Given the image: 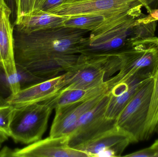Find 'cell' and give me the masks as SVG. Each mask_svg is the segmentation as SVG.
I'll return each instance as SVG.
<instances>
[{
    "label": "cell",
    "mask_w": 158,
    "mask_h": 157,
    "mask_svg": "<svg viewBox=\"0 0 158 157\" xmlns=\"http://www.w3.org/2000/svg\"><path fill=\"white\" fill-rule=\"evenodd\" d=\"M88 32L65 26L28 34L14 30L16 64L44 79L56 77L76 63L79 44Z\"/></svg>",
    "instance_id": "1"
},
{
    "label": "cell",
    "mask_w": 158,
    "mask_h": 157,
    "mask_svg": "<svg viewBox=\"0 0 158 157\" xmlns=\"http://www.w3.org/2000/svg\"><path fill=\"white\" fill-rule=\"evenodd\" d=\"M143 7L107 18L88 37L82 39L79 44V54L119 53L135 41L155 37L157 20L150 14H143Z\"/></svg>",
    "instance_id": "2"
},
{
    "label": "cell",
    "mask_w": 158,
    "mask_h": 157,
    "mask_svg": "<svg viewBox=\"0 0 158 157\" xmlns=\"http://www.w3.org/2000/svg\"><path fill=\"white\" fill-rule=\"evenodd\" d=\"M123 64V58L120 53L99 55L80 54L75 65L63 74L61 90L86 89L100 85L118 73Z\"/></svg>",
    "instance_id": "3"
},
{
    "label": "cell",
    "mask_w": 158,
    "mask_h": 157,
    "mask_svg": "<svg viewBox=\"0 0 158 157\" xmlns=\"http://www.w3.org/2000/svg\"><path fill=\"white\" fill-rule=\"evenodd\" d=\"M15 107L10 125V137L16 143L30 144L41 140L54 110L51 98Z\"/></svg>",
    "instance_id": "4"
},
{
    "label": "cell",
    "mask_w": 158,
    "mask_h": 157,
    "mask_svg": "<svg viewBox=\"0 0 158 157\" xmlns=\"http://www.w3.org/2000/svg\"><path fill=\"white\" fill-rule=\"evenodd\" d=\"M144 7L142 0H64L49 13L68 18L101 15L107 18Z\"/></svg>",
    "instance_id": "5"
},
{
    "label": "cell",
    "mask_w": 158,
    "mask_h": 157,
    "mask_svg": "<svg viewBox=\"0 0 158 157\" xmlns=\"http://www.w3.org/2000/svg\"><path fill=\"white\" fill-rule=\"evenodd\" d=\"M153 87L152 77L137 90L117 118V126L130 135L133 143L144 140Z\"/></svg>",
    "instance_id": "6"
},
{
    "label": "cell",
    "mask_w": 158,
    "mask_h": 157,
    "mask_svg": "<svg viewBox=\"0 0 158 157\" xmlns=\"http://www.w3.org/2000/svg\"><path fill=\"white\" fill-rule=\"evenodd\" d=\"M120 53L123 57V64L118 73L109 79L111 86L126 80L141 70L156 72L157 70L158 37L135 41Z\"/></svg>",
    "instance_id": "7"
},
{
    "label": "cell",
    "mask_w": 158,
    "mask_h": 157,
    "mask_svg": "<svg viewBox=\"0 0 158 157\" xmlns=\"http://www.w3.org/2000/svg\"><path fill=\"white\" fill-rule=\"evenodd\" d=\"M109 98V91L95 106L80 118L68 135L70 147L76 149L81 145L117 126V120L106 117Z\"/></svg>",
    "instance_id": "8"
},
{
    "label": "cell",
    "mask_w": 158,
    "mask_h": 157,
    "mask_svg": "<svg viewBox=\"0 0 158 157\" xmlns=\"http://www.w3.org/2000/svg\"><path fill=\"white\" fill-rule=\"evenodd\" d=\"M0 156L12 157H88L85 153L70 147L68 136L41 139L22 148L5 147Z\"/></svg>",
    "instance_id": "9"
},
{
    "label": "cell",
    "mask_w": 158,
    "mask_h": 157,
    "mask_svg": "<svg viewBox=\"0 0 158 157\" xmlns=\"http://www.w3.org/2000/svg\"><path fill=\"white\" fill-rule=\"evenodd\" d=\"M156 72L149 70L139 71L126 80L115 84L109 91L110 98L106 111V117L116 120L137 90Z\"/></svg>",
    "instance_id": "10"
},
{
    "label": "cell",
    "mask_w": 158,
    "mask_h": 157,
    "mask_svg": "<svg viewBox=\"0 0 158 157\" xmlns=\"http://www.w3.org/2000/svg\"><path fill=\"white\" fill-rule=\"evenodd\" d=\"M133 143L130 135L118 126L81 145L76 149L88 157L121 156L126 147Z\"/></svg>",
    "instance_id": "11"
},
{
    "label": "cell",
    "mask_w": 158,
    "mask_h": 157,
    "mask_svg": "<svg viewBox=\"0 0 158 157\" xmlns=\"http://www.w3.org/2000/svg\"><path fill=\"white\" fill-rule=\"evenodd\" d=\"M108 92L55 110V116L51 126L50 136H68L80 118L95 106Z\"/></svg>",
    "instance_id": "12"
},
{
    "label": "cell",
    "mask_w": 158,
    "mask_h": 157,
    "mask_svg": "<svg viewBox=\"0 0 158 157\" xmlns=\"http://www.w3.org/2000/svg\"><path fill=\"white\" fill-rule=\"evenodd\" d=\"M64 77L62 74L21 89L6 100L9 105L16 107L47 100L62 90Z\"/></svg>",
    "instance_id": "13"
},
{
    "label": "cell",
    "mask_w": 158,
    "mask_h": 157,
    "mask_svg": "<svg viewBox=\"0 0 158 157\" xmlns=\"http://www.w3.org/2000/svg\"><path fill=\"white\" fill-rule=\"evenodd\" d=\"M11 14L5 3L0 12V63L9 75L17 74Z\"/></svg>",
    "instance_id": "14"
},
{
    "label": "cell",
    "mask_w": 158,
    "mask_h": 157,
    "mask_svg": "<svg viewBox=\"0 0 158 157\" xmlns=\"http://www.w3.org/2000/svg\"><path fill=\"white\" fill-rule=\"evenodd\" d=\"M68 18L41 10L23 15L16 19L14 30L28 34L49 29L64 26V22Z\"/></svg>",
    "instance_id": "15"
},
{
    "label": "cell",
    "mask_w": 158,
    "mask_h": 157,
    "mask_svg": "<svg viewBox=\"0 0 158 157\" xmlns=\"http://www.w3.org/2000/svg\"><path fill=\"white\" fill-rule=\"evenodd\" d=\"M111 88L108 81L100 85L86 89H64L51 98L54 109L84 101L102 93L108 92Z\"/></svg>",
    "instance_id": "16"
},
{
    "label": "cell",
    "mask_w": 158,
    "mask_h": 157,
    "mask_svg": "<svg viewBox=\"0 0 158 157\" xmlns=\"http://www.w3.org/2000/svg\"><path fill=\"white\" fill-rule=\"evenodd\" d=\"M153 78L154 87L149 112L145 127L144 140L148 139L156 131L158 124V67Z\"/></svg>",
    "instance_id": "17"
},
{
    "label": "cell",
    "mask_w": 158,
    "mask_h": 157,
    "mask_svg": "<svg viewBox=\"0 0 158 157\" xmlns=\"http://www.w3.org/2000/svg\"><path fill=\"white\" fill-rule=\"evenodd\" d=\"M108 18L101 15H86L68 18L64 22V26L78 29L88 31L98 28Z\"/></svg>",
    "instance_id": "18"
},
{
    "label": "cell",
    "mask_w": 158,
    "mask_h": 157,
    "mask_svg": "<svg viewBox=\"0 0 158 157\" xmlns=\"http://www.w3.org/2000/svg\"><path fill=\"white\" fill-rule=\"evenodd\" d=\"M20 90L17 74L9 75L0 63V97L6 100Z\"/></svg>",
    "instance_id": "19"
},
{
    "label": "cell",
    "mask_w": 158,
    "mask_h": 157,
    "mask_svg": "<svg viewBox=\"0 0 158 157\" xmlns=\"http://www.w3.org/2000/svg\"><path fill=\"white\" fill-rule=\"evenodd\" d=\"M16 66L21 90L47 80L35 75L23 66L17 64Z\"/></svg>",
    "instance_id": "20"
},
{
    "label": "cell",
    "mask_w": 158,
    "mask_h": 157,
    "mask_svg": "<svg viewBox=\"0 0 158 157\" xmlns=\"http://www.w3.org/2000/svg\"><path fill=\"white\" fill-rule=\"evenodd\" d=\"M15 107L9 105L0 107V135L10 137V125Z\"/></svg>",
    "instance_id": "21"
},
{
    "label": "cell",
    "mask_w": 158,
    "mask_h": 157,
    "mask_svg": "<svg viewBox=\"0 0 158 157\" xmlns=\"http://www.w3.org/2000/svg\"><path fill=\"white\" fill-rule=\"evenodd\" d=\"M45 1V0H16V19L23 15L40 10Z\"/></svg>",
    "instance_id": "22"
},
{
    "label": "cell",
    "mask_w": 158,
    "mask_h": 157,
    "mask_svg": "<svg viewBox=\"0 0 158 157\" xmlns=\"http://www.w3.org/2000/svg\"><path fill=\"white\" fill-rule=\"evenodd\" d=\"M124 157H158V149L152 147L136 151Z\"/></svg>",
    "instance_id": "23"
},
{
    "label": "cell",
    "mask_w": 158,
    "mask_h": 157,
    "mask_svg": "<svg viewBox=\"0 0 158 157\" xmlns=\"http://www.w3.org/2000/svg\"><path fill=\"white\" fill-rule=\"evenodd\" d=\"M64 0H45L40 10L49 12L61 5Z\"/></svg>",
    "instance_id": "24"
},
{
    "label": "cell",
    "mask_w": 158,
    "mask_h": 157,
    "mask_svg": "<svg viewBox=\"0 0 158 157\" xmlns=\"http://www.w3.org/2000/svg\"><path fill=\"white\" fill-rule=\"evenodd\" d=\"M144 4V7L149 14L158 10V0H142Z\"/></svg>",
    "instance_id": "25"
},
{
    "label": "cell",
    "mask_w": 158,
    "mask_h": 157,
    "mask_svg": "<svg viewBox=\"0 0 158 157\" xmlns=\"http://www.w3.org/2000/svg\"><path fill=\"white\" fill-rule=\"evenodd\" d=\"M9 103L7 102L6 100L0 97V107H5V106H8Z\"/></svg>",
    "instance_id": "26"
},
{
    "label": "cell",
    "mask_w": 158,
    "mask_h": 157,
    "mask_svg": "<svg viewBox=\"0 0 158 157\" xmlns=\"http://www.w3.org/2000/svg\"><path fill=\"white\" fill-rule=\"evenodd\" d=\"M151 147H154V148L158 149V140H156L155 143L151 146Z\"/></svg>",
    "instance_id": "27"
},
{
    "label": "cell",
    "mask_w": 158,
    "mask_h": 157,
    "mask_svg": "<svg viewBox=\"0 0 158 157\" xmlns=\"http://www.w3.org/2000/svg\"><path fill=\"white\" fill-rule=\"evenodd\" d=\"M5 3V2L4 0H0V12H1L2 8Z\"/></svg>",
    "instance_id": "28"
},
{
    "label": "cell",
    "mask_w": 158,
    "mask_h": 157,
    "mask_svg": "<svg viewBox=\"0 0 158 157\" xmlns=\"http://www.w3.org/2000/svg\"><path fill=\"white\" fill-rule=\"evenodd\" d=\"M156 131H157V133L158 134V124L157 126L156 129Z\"/></svg>",
    "instance_id": "29"
}]
</instances>
